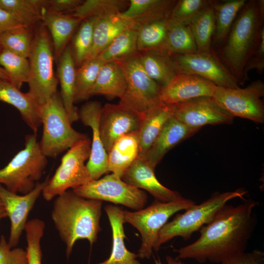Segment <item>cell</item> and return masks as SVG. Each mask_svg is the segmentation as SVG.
I'll return each instance as SVG.
<instances>
[{"mask_svg": "<svg viewBox=\"0 0 264 264\" xmlns=\"http://www.w3.org/2000/svg\"><path fill=\"white\" fill-rule=\"evenodd\" d=\"M42 21L50 33L55 57L57 59L83 20L72 14L55 13L44 8L42 12Z\"/></svg>", "mask_w": 264, "mask_h": 264, "instance_id": "cell-25", "label": "cell"}, {"mask_svg": "<svg viewBox=\"0 0 264 264\" xmlns=\"http://www.w3.org/2000/svg\"><path fill=\"white\" fill-rule=\"evenodd\" d=\"M172 116L171 106L163 102L145 115L138 131L139 157L145 156L166 123Z\"/></svg>", "mask_w": 264, "mask_h": 264, "instance_id": "cell-30", "label": "cell"}, {"mask_svg": "<svg viewBox=\"0 0 264 264\" xmlns=\"http://www.w3.org/2000/svg\"><path fill=\"white\" fill-rule=\"evenodd\" d=\"M139 156L138 131L125 134L114 143L108 153L109 171L121 178Z\"/></svg>", "mask_w": 264, "mask_h": 264, "instance_id": "cell-26", "label": "cell"}, {"mask_svg": "<svg viewBox=\"0 0 264 264\" xmlns=\"http://www.w3.org/2000/svg\"><path fill=\"white\" fill-rule=\"evenodd\" d=\"M81 0H47L46 8L55 13L74 12L83 2Z\"/></svg>", "mask_w": 264, "mask_h": 264, "instance_id": "cell-47", "label": "cell"}, {"mask_svg": "<svg viewBox=\"0 0 264 264\" xmlns=\"http://www.w3.org/2000/svg\"><path fill=\"white\" fill-rule=\"evenodd\" d=\"M247 191L239 189L233 191L215 194L199 204H195L167 222L160 230L154 250L176 237L187 241L193 234L208 223L227 203L236 198H243Z\"/></svg>", "mask_w": 264, "mask_h": 264, "instance_id": "cell-5", "label": "cell"}, {"mask_svg": "<svg viewBox=\"0 0 264 264\" xmlns=\"http://www.w3.org/2000/svg\"><path fill=\"white\" fill-rule=\"evenodd\" d=\"M102 108L100 102L89 101L84 104L78 111L79 119L92 130L90 154L86 166L93 180L98 179L109 172L108 153L103 144L99 128Z\"/></svg>", "mask_w": 264, "mask_h": 264, "instance_id": "cell-17", "label": "cell"}, {"mask_svg": "<svg viewBox=\"0 0 264 264\" xmlns=\"http://www.w3.org/2000/svg\"><path fill=\"white\" fill-rule=\"evenodd\" d=\"M104 209L111 228L112 249L107 260L96 264H141L136 259L137 255L128 250L125 246L122 208L110 204L106 205Z\"/></svg>", "mask_w": 264, "mask_h": 264, "instance_id": "cell-23", "label": "cell"}, {"mask_svg": "<svg viewBox=\"0 0 264 264\" xmlns=\"http://www.w3.org/2000/svg\"><path fill=\"white\" fill-rule=\"evenodd\" d=\"M252 69H256L258 73L262 74L264 70V31L262 33L259 47L253 56L248 61L244 67L243 75L246 80L248 72Z\"/></svg>", "mask_w": 264, "mask_h": 264, "instance_id": "cell-46", "label": "cell"}, {"mask_svg": "<svg viewBox=\"0 0 264 264\" xmlns=\"http://www.w3.org/2000/svg\"><path fill=\"white\" fill-rule=\"evenodd\" d=\"M170 20L166 37L160 50L180 55L197 52V46L190 25L177 24Z\"/></svg>", "mask_w": 264, "mask_h": 264, "instance_id": "cell-32", "label": "cell"}, {"mask_svg": "<svg viewBox=\"0 0 264 264\" xmlns=\"http://www.w3.org/2000/svg\"><path fill=\"white\" fill-rule=\"evenodd\" d=\"M72 191L83 198L121 204L135 211L143 208L148 200L144 191L127 183L113 173L92 179Z\"/></svg>", "mask_w": 264, "mask_h": 264, "instance_id": "cell-11", "label": "cell"}, {"mask_svg": "<svg viewBox=\"0 0 264 264\" xmlns=\"http://www.w3.org/2000/svg\"><path fill=\"white\" fill-rule=\"evenodd\" d=\"M216 87L198 76L178 73L162 87L160 98L165 104L174 105L199 97H212Z\"/></svg>", "mask_w": 264, "mask_h": 264, "instance_id": "cell-18", "label": "cell"}, {"mask_svg": "<svg viewBox=\"0 0 264 264\" xmlns=\"http://www.w3.org/2000/svg\"><path fill=\"white\" fill-rule=\"evenodd\" d=\"M2 48L0 45V52L2 50ZM0 78L5 79L9 81V78L8 76L5 71V70L3 69V68L0 66Z\"/></svg>", "mask_w": 264, "mask_h": 264, "instance_id": "cell-50", "label": "cell"}, {"mask_svg": "<svg viewBox=\"0 0 264 264\" xmlns=\"http://www.w3.org/2000/svg\"><path fill=\"white\" fill-rule=\"evenodd\" d=\"M212 1V0H178L169 18L176 23L190 25Z\"/></svg>", "mask_w": 264, "mask_h": 264, "instance_id": "cell-43", "label": "cell"}, {"mask_svg": "<svg viewBox=\"0 0 264 264\" xmlns=\"http://www.w3.org/2000/svg\"><path fill=\"white\" fill-rule=\"evenodd\" d=\"M126 86L125 77L119 64L116 61L105 63L99 70L91 96L102 95L120 99Z\"/></svg>", "mask_w": 264, "mask_h": 264, "instance_id": "cell-31", "label": "cell"}, {"mask_svg": "<svg viewBox=\"0 0 264 264\" xmlns=\"http://www.w3.org/2000/svg\"><path fill=\"white\" fill-rule=\"evenodd\" d=\"M116 62L126 81V88L119 103L144 119L151 110L162 103L160 98L162 87L146 73L139 59L138 52Z\"/></svg>", "mask_w": 264, "mask_h": 264, "instance_id": "cell-9", "label": "cell"}, {"mask_svg": "<svg viewBox=\"0 0 264 264\" xmlns=\"http://www.w3.org/2000/svg\"><path fill=\"white\" fill-rule=\"evenodd\" d=\"M138 55L148 75L162 87L178 74L172 54L165 50L138 52Z\"/></svg>", "mask_w": 264, "mask_h": 264, "instance_id": "cell-28", "label": "cell"}, {"mask_svg": "<svg viewBox=\"0 0 264 264\" xmlns=\"http://www.w3.org/2000/svg\"><path fill=\"white\" fill-rule=\"evenodd\" d=\"M45 223L41 220L34 219L28 221L24 230L27 246L28 264H42L41 241L44 235Z\"/></svg>", "mask_w": 264, "mask_h": 264, "instance_id": "cell-42", "label": "cell"}, {"mask_svg": "<svg viewBox=\"0 0 264 264\" xmlns=\"http://www.w3.org/2000/svg\"><path fill=\"white\" fill-rule=\"evenodd\" d=\"M104 63L96 56L86 61L76 70L74 103L87 100L91 97L98 72Z\"/></svg>", "mask_w": 264, "mask_h": 264, "instance_id": "cell-35", "label": "cell"}, {"mask_svg": "<svg viewBox=\"0 0 264 264\" xmlns=\"http://www.w3.org/2000/svg\"><path fill=\"white\" fill-rule=\"evenodd\" d=\"M47 164V157L40 149L37 134H27L24 148L0 169V184L11 192L26 194L39 182Z\"/></svg>", "mask_w": 264, "mask_h": 264, "instance_id": "cell-4", "label": "cell"}, {"mask_svg": "<svg viewBox=\"0 0 264 264\" xmlns=\"http://www.w3.org/2000/svg\"><path fill=\"white\" fill-rule=\"evenodd\" d=\"M33 38L29 28H15L0 34V45L26 58L30 55Z\"/></svg>", "mask_w": 264, "mask_h": 264, "instance_id": "cell-41", "label": "cell"}, {"mask_svg": "<svg viewBox=\"0 0 264 264\" xmlns=\"http://www.w3.org/2000/svg\"><path fill=\"white\" fill-rule=\"evenodd\" d=\"M48 179L38 182L33 190L22 195L11 192L0 184V198L11 222L8 241L11 248L16 247L19 243L27 222L28 214L42 194Z\"/></svg>", "mask_w": 264, "mask_h": 264, "instance_id": "cell-16", "label": "cell"}, {"mask_svg": "<svg viewBox=\"0 0 264 264\" xmlns=\"http://www.w3.org/2000/svg\"><path fill=\"white\" fill-rule=\"evenodd\" d=\"M0 66L7 73L9 81L18 89L28 82L30 66L27 58L2 48L0 52Z\"/></svg>", "mask_w": 264, "mask_h": 264, "instance_id": "cell-39", "label": "cell"}, {"mask_svg": "<svg viewBox=\"0 0 264 264\" xmlns=\"http://www.w3.org/2000/svg\"><path fill=\"white\" fill-rule=\"evenodd\" d=\"M22 27L25 26L13 15L0 7V34Z\"/></svg>", "mask_w": 264, "mask_h": 264, "instance_id": "cell-48", "label": "cell"}, {"mask_svg": "<svg viewBox=\"0 0 264 264\" xmlns=\"http://www.w3.org/2000/svg\"><path fill=\"white\" fill-rule=\"evenodd\" d=\"M131 27H135L133 23L122 16L121 13L97 19L94 27L93 44L87 60L98 56L119 34Z\"/></svg>", "mask_w": 264, "mask_h": 264, "instance_id": "cell-27", "label": "cell"}, {"mask_svg": "<svg viewBox=\"0 0 264 264\" xmlns=\"http://www.w3.org/2000/svg\"><path fill=\"white\" fill-rule=\"evenodd\" d=\"M143 119L131 109L118 103L102 107L99 121L101 140L107 153L120 137L138 131Z\"/></svg>", "mask_w": 264, "mask_h": 264, "instance_id": "cell-15", "label": "cell"}, {"mask_svg": "<svg viewBox=\"0 0 264 264\" xmlns=\"http://www.w3.org/2000/svg\"><path fill=\"white\" fill-rule=\"evenodd\" d=\"M0 101L16 108L23 120L37 134L42 124L40 107L28 92L21 91L9 81L0 78Z\"/></svg>", "mask_w": 264, "mask_h": 264, "instance_id": "cell-21", "label": "cell"}, {"mask_svg": "<svg viewBox=\"0 0 264 264\" xmlns=\"http://www.w3.org/2000/svg\"><path fill=\"white\" fill-rule=\"evenodd\" d=\"M0 264H28L26 250L11 248L4 236L0 238Z\"/></svg>", "mask_w": 264, "mask_h": 264, "instance_id": "cell-44", "label": "cell"}, {"mask_svg": "<svg viewBox=\"0 0 264 264\" xmlns=\"http://www.w3.org/2000/svg\"><path fill=\"white\" fill-rule=\"evenodd\" d=\"M96 20L95 18L83 20L74 36L71 47L76 66L80 67L87 60L90 53Z\"/></svg>", "mask_w": 264, "mask_h": 264, "instance_id": "cell-40", "label": "cell"}, {"mask_svg": "<svg viewBox=\"0 0 264 264\" xmlns=\"http://www.w3.org/2000/svg\"><path fill=\"white\" fill-rule=\"evenodd\" d=\"M137 30L128 28L119 34L98 56L104 63L116 61L137 52Z\"/></svg>", "mask_w": 264, "mask_h": 264, "instance_id": "cell-34", "label": "cell"}, {"mask_svg": "<svg viewBox=\"0 0 264 264\" xmlns=\"http://www.w3.org/2000/svg\"><path fill=\"white\" fill-rule=\"evenodd\" d=\"M91 141L87 137L79 140L68 149L53 176L48 179L42 191L47 201L52 200L69 188L85 184L91 180L85 161L90 154Z\"/></svg>", "mask_w": 264, "mask_h": 264, "instance_id": "cell-10", "label": "cell"}, {"mask_svg": "<svg viewBox=\"0 0 264 264\" xmlns=\"http://www.w3.org/2000/svg\"><path fill=\"white\" fill-rule=\"evenodd\" d=\"M176 0H130L127 9L121 12L135 28L154 22L169 18Z\"/></svg>", "mask_w": 264, "mask_h": 264, "instance_id": "cell-24", "label": "cell"}, {"mask_svg": "<svg viewBox=\"0 0 264 264\" xmlns=\"http://www.w3.org/2000/svg\"><path fill=\"white\" fill-rule=\"evenodd\" d=\"M258 204L249 199L236 206L225 204L200 229L196 241L174 250L176 258L219 264L230 255L245 251L256 226L254 211Z\"/></svg>", "mask_w": 264, "mask_h": 264, "instance_id": "cell-1", "label": "cell"}, {"mask_svg": "<svg viewBox=\"0 0 264 264\" xmlns=\"http://www.w3.org/2000/svg\"><path fill=\"white\" fill-rule=\"evenodd\" d=\"M247 0H214L215 27L212 49L215 51L225 43L232 24Z\"/></svg>", "mask_w": 264, "mask_h": 264, "instance_id": "cell-29", "label": "cell"}, {"mask_svg": "<svg viewBox=\"0 0 264 264\" xmlns=\"http://www.w3.org/2000/svg\"><path fill=\"white\" fill-rule=\"evenodd\" d=\"M220 264H264V252L260 249L238 252L227 257Z\"/></svg>", "mask_w": 264, "mask_h": 264, "instance_id": "cell-45", "label": "cell"}, {"mask_svg": "<svg viewBox=\"0 0 264 264\" xmlns=\"http://www.w3.org/2000/svg\"><path fill=\"white\" fill-rule=\"evenodd\" d=\"M166 259L167 262V264H185L180 260L176 258H174L170 256H167ZM155 264H162L159 259H154Z\"/></svg>", "mask_w": 264, "mask_h": 264, "instance_id": "cell-49", "label": "cell"}, {"mask_svg": "<svg viewBox=\"0 0 264 264\" xmlns=\"http://www.w3.org/2000/svg\"><path fill=\"white\" fill-rule=\"evenodd\" d=\"M170 23V18H167L139 27L137 29V51L160 50L166 37Z\"/></svg>", "mask_w": 264, "mask_h": 264, "instance_id": "cell-37", "label": "cell"}, {"mask_svg": "<svg viewBox=\"0 0 264 264\" xmlns=\"http://www.w3.org/2000/svg\"><path fill=\"white\" fill-rule=\"evenodd\" d=\"M57 78L61 87L60 96L71 124L79 120L74 105L76 65L71 45H67L57 59Z\"/></svg>", "mask_w": 264, "mask_h": 264, "instance_id": "cell-22", "label": "cell"}, {"mask_svg": "<svg viewBox=\"0 0 264 264\" xmlns=\"http://www.w3.org/2000/svg\"><path fill=\"white\" fill-rule=\"evenodd\" d=\"M196 204L193 200L182 198L168 202L155 200L146 208L135 211H123L124 223H128L140 233L141 244L138 251L140 258L149 259L156 243L159 233L169 218Z\"/></svg>", "mask_w": 264, "mask_h": 264, "instance_id": "cell-7", "label": "cell"}, {"mask_svg": "<svg viewBox=\"0 0 264 264\" xmlns=\"http://www.w3.org/2000/svg\"><path fill=\"white\" fill-rule=\"evenodd\" d=\"M264 83L256 80L244 88L216 87L212 96L215 101L232 117L264 122Z\"/></svg>", "mask_w": 264, "mask_h": 264, "instance_id": "cell-12", "label": "cell"}, {"mask_svg": "<svg viewBox=\"0 0 264 264\" xmlns=\"http://www.w3.org/2000/svg\"><path fill=\"white\" fill-rule=\"evenodd\" d=\"M264 0H249L237 15L224 44L214 51L239 85L243 71L256 53L264 31Z\"/></svg>", "mask_w": 264, "mask_h": 264, "instance_id": "cell-2", "label": "cell"}, {"mask_svg": "<svg viewBox=\"0 0 264 264\" xmlns=\"http://www.w3.org/2000/svg\"><path fill=\"white\" fill-rule=\"evenodd\" d=\"M52 45L49 32L42 23L33 38L28 58L30 75L27 92L40 107L58 92L59 82L54 72Z\"/></svg>", "mask_w": 264, "mask_h": 264, "instance_id": "cell-6", "label": "cell"}, {"mask_svg": "<svg viewBox=\"0 0 264 264\" xmlns=\"http://www.w3.org/2000/svg\"><path fill=\"white\" fill-rule=\"evenodd\" d=\"M102 201L87 198L67 190L57 197L51 218L61 239L66 245L68 257L79 240L86 239L92 245L101 231L100 220Z\"/></svg>", "mask_w": 264, "mask_h": 264, "instance_id": "cell-3", "label": "cell"}, {"mask_svg": "<svg viewBox=\"0 0 264 264\" xmlns=\"http://www.w3.org/2000/svg\"><path fill=\"white\" fill-rule=\"evenodd\" d=\"M0 206H3V205L2 203V202H1V199H0Z\"/></svg>", "mask_w": 264, "mask_h": 264, "instance_id": "cell-52", "label": "cell"}, {"mask_svg": "<svg viewBox=\"0 0 264 264\" xmlns=\"http://www.w3.org/2000/svg\"><path fill=\"white\" fill-rule=\"evenodd\" d=\"M154 169L144 158L139 156L124 173L121 179L128 184L147 191L156 200L168 202L182 198L179 193L168 189L158 180Z\"/></svg>", "mask_w": 264, "mask_h": 264, "instance_id": "cell-19", "label": "cell"}, {"mask_svg": "<svg viewBox=\"0 0 264 264\" xmlns=\"http://www.w3.org/2000/svg\"><path fill=\"white\" fill-rule=\"evenodd\" d=\"M129 2L125 0H87L72 14L82 20L88 18L101 19L123 12Z\"/></svg>", "mask_w": 264, "mask_h": 264, "instance_id": "cell-38", "label": "cell"}, {"mask_svg": "<svg viewBox=\"0 0 264 264\" xmlns=\"http://www.w3.org/2000/svg\"><path fill=\"white\" fill-rule=\"evenodd\" d=\"M214 0L190 23L198 52L212 50V41L215 27Z\"/></svg>", "mask_w": 264, "mask_h": 264, "instance_id": "cell-36", "label": "cell"}, {"mask_svg": "<svg viewBox=\"0 0 264 264\" xmlns=\"http://www.w3.org/2000/svg\"><path fill=\"white\" fill-rule=\"evenodd\" d=\"M171 54L178 73L198 76L217 87L240 88L238 81L212 49L189 54Z\"/></svg>", "mask_w": 264, "mask_h": 264, "instance_id": "cell-13", "label": "cell"}, {"mask_svg": "<svg viewBox=\"0 0 264 264\" xmlns=\"http://www.w3.org/2000/svg\"><path fill=\"white\" fill-rule=\"evenodd\" d=\"M197 131L186 126L172 116L166 123L143 158L155 169L168 151Z\"/></svg>", "mask_w": 264, "mask_h": 264, "instance_id": "cell-20", "label": "cell"}, {"mask_svg": "<svg viewBox=\"0 0 264 264\" xmlns=\"http://www.w3.org/2000/svg\"><path fill=\"white\" fill-rule=\"evenodd\" d=\"M173 116L186 126L198 130L207 125L231 124L233 117L212 97H202L170 105Z\"/></svg>", "mask_w": 264, "mask_h": 264, "instance_id": "cell-14", "label": "cell"}, {"mask_svg": "<svg viewBox=\"0 0 264 264\" xmlns=\"http://www.w3.org/2000/svg\"><path fill=\"white\" fill-rule=\"evenodd\" d=\"M47 0H0V7L8 11L25 27L29 28L42 20Z\"/></svg>", "mask_w": 264, "mask_h": 264, "instance_id": "cell-33", "label": "cell"}, {"mask_svg": "<svg viewBox=\"0 0 264 264\" xmlns=\"http://www.w3.org/2000/svg\"><path fill=\"white\" fill-rule=\"evenodd\" d=\"M7 217V212L6 211V210L4 207V206H0V220Z\"/></svg>", "mask_w": 264, "mask_h": 264, "instance_id": "cell-51", "label": "cell"}, {"mask_svg": "<svg viewBox=\"0 0 264 264\" xmlns=\"http://www.w3.org/2000/svg\"><path fill=\"white\" fill-rule=\"evenodd\" d=\"M40 110L43 132L39 146L45 156L55 158L77 141L88 137L71 126L58 92L40 107Z\"/></svg>", "mask_w": 264, "mask_h": 264, "instance_id": "cell-8", "label": "cell"}]
</instances>
